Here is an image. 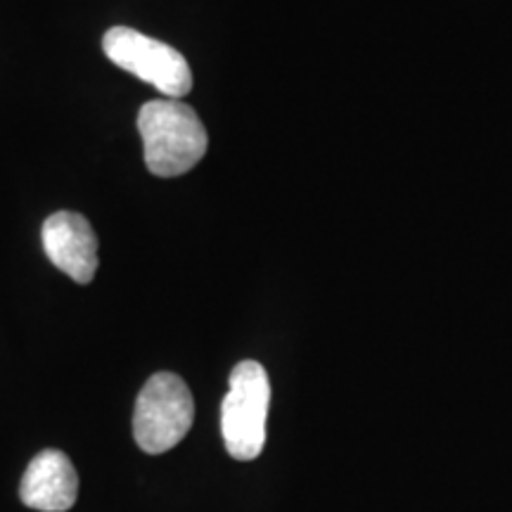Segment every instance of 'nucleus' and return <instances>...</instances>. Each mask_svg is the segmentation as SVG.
<instances>
[{
  "label": "nucleus",
  "mask_w": 512,
  "mask_h": 512,
  "mask_svg": "<svg viewBox=\"0 0 512 512\" xmlns=\"http://www.w3.org/2000/svg\"><path fill=\"white\" fill-rule=\"evenodd\" d=\"M19 496L24 505L41 512H67L79 496V475L72 460L57 448H46L24 472Z\"/></svg>",
  "instance_id": "nucleus-6"
},
{
  "label": "nucleus",
  "mask_w": 512,
  "mask_h": 512,
  "mask_svg": "<svg viewBox=\"0 0 512 512\" xmlns=\"http://www.w3.org/2000/svg\"><path fill=\"white\" fill-rule=\"evenodd\" d=\"M43 249L53 264L76 283L88 285L98 273V238L76 211H57L41 230Z\"/></svg>",
  "instance_id": "nucleus-5"
},
{
  "label": "nucleus",
  "mask_w": 512,
  "mask_h": 512,
  "mask_svg": "<svg viewBox=\"0 0 512 512\" xmlns=\"http://www.w3.org/2000/svg\"><path fill=\"white\" fill-rule=\"evenodd\" d=\"M271 382L261 363L242 361L230 373L221 406L223 444L235 460H254L264 451Z\"/></svg>",
  "instance_id": "nucleus-2"
},
{
  "label": "nucleus",
  "mask_w": 512,
  "mask_h": 512,
  "mask_svg": "<svg viewBox=\"0 0 512 512\" xmlns=\"http://www.w3.org/2000/svg\"><path fill=\"white\" fill-rule=\"evenodd\" d=\"M102 50L119 69L155 86L169 100H181L192 91L190 64L169 43L131 27H112L102 36Z\"/></svg>",
  "instance_id": "nucleus-4"
},
{
  "label": "nucleus",
  "mask_w": 512,
  "mask_h": 512,
  "mask_svg": "<svg viewBox=\"0 0 512 512\" xmlns=\"http://www.w3.org/2000/svg\"><path fill=\"white\" fill-rule=\"evenodd\" d=\"M195 420V401L181 377L157 373L145 382L133 413V434L150 456L171 451L181 444Z\"/></svg>",
  "instance_id": "nucleus-3"
},
{
  "label": "nucleus",
  "mask_w": 512,
  "mask_h": 512,
  "mask_svg": "<svg viewBox=\"0 0 512 512\" xmlns=\"http://www.w3.org/2000/svg\"><path fill=\"white\" fill-rule=\"evenodd\" d=\"M145 166L159 178L188 174L207 155L209 136L190 105L178 100L145 102L138 112Z\"/></svg>",
  "instance_id": "nucleus-1"
}]
</instances>
